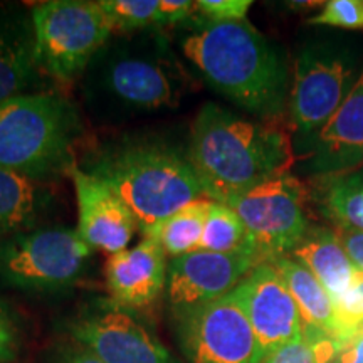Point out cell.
<instances>
[{"label": "cell", "instance_id": "1", "mask_svg": "<svg viewBox=\"0 0 363 363\" xmlns=\"http://www.w3.org/2000/svg\"><path fill=\"white\" fill-rule=\"evenodd\" d=\"M179 48L222 96L262 120L283 115L289 94L284 59L251 22H212L195 12L179 26Z\"/></svg>", "mask_w": 363, "mask_h": 363}, {"label": "cell", "instance_id": "2", "mask_svg": "<svg viewBox=\"0 0 363 363\" xmlns=\"http://www.w3.org/2000/svg\"><path fill=\"white\" fill-rule=\"evenodd\" d=\"M187 157L203 197L227 203L271 177L288 174L294 150L276 121H252L207 103L190 128Z\"/></svg>", "mask_w": 363, "mask_h": 363}, {"label": "cell", "instance_id": "3", "mask_svg": "<svg viewBox=\"0 0 363 363\" xmlns=\"http://www.w3.org/2000/svg\"><path fill=\"white\" fill-rule=\"evenodd\" d=\"M81 78L86 103L104 116L170 110L192 88L170 39L158 29L116 33Z\"/></svg>", "mask_w": 363, "mask_h": 363}, {"label": "cell", "instance_id": "4", "mask_svg": "<svg viewBox=\"0 0 363 363\" xmlns=\"http://www.w3.org/2000/svg\"><path fill=\"white\" fill-rule=\"evenodd\" d=\"M81 169L108 184L131 208L143 235L203 197L187 148L152 135H123L91 148Z\"/></svg>", "mask_w": 363, "mask_h": 363}, {"label": "cell", "instance_id": "5", "mask_svg": "<svg viewBox=\"0 0 363 363\" xmlns=\"http://www.w3.org/2000/svg\"><path fill=\"white\" fill-rule=\"evenodd\" d=\"M83 121L76 104L44 89L0 103V170L49 182L76 167Z\"/></svg>", "mask_w": 363, "mask_h": 363}, {"label": "cell", "instance_id": "6", "mask_svg": "<svg viewBox=\"0 0 363 363\" xmlns=\"http://www.w3.org/2000/svg\"><path fill=\"white\" fill-rule=\"evenodd\" d=\"M40 71L57 83L81 78L116 34L110 17L91 0H51L30 9Z\"/></svg>", "mask_w": 363, "mask_h": 363}, {"label": "cell", "instance_id": "7", "mask_svg": "<svg viewBox=\"0 0 363 363\" xmlns=\"http://www.w3.org/2000/svg\"><path fill=\"white\" fill-rule=\"evenodd\" d=\"M93 254L72 227H34L0 240V281L22 291H62L83 278Z\"/></svg>", "mask_w": 363, "mask_h": 363}, {"label": "cell", "instance_id": "8", "mask_svg": "<svg viewBox=\"0 0 363 363\" xmlns=\"http://www.w3.org/2000/svg\"><path fill=\"white\" fill-rule=\"evenodd\" d=\"M306 201L308 189L288 172L235 195L225 206L246 225L257 259L272 262L291 256L310 230Z\"/></svg>", "mask_w": 363, "mask_h": 363}, {"label": "cell", "instance_id": "9", "mask_svg": "<svg viewBox=\"0 0 363 363\" xmlns=\"http://www.w3.org/2000/svg\"><path fill=\"white\" fill-rule=\"evenodd\" d=\"M190 363H259L252 326L233 294L174 316Z\"/></svg>", "mask_w": 363, "mask_h": 363}, {"label": "cell", "instance_id": "10", "mask_svg": "<svg viewBox=\"0 0 363 363\" xmlns=\"http://www.w3.org/2000/svg\"><path fill=\"white\" fill-rule=\"evenodd\" d=\"M352 74L347 57L320 48L303 49L294 61L288 94L293 131L313 142L350 93Z\"/></svg>", "mask_w": 363, "mask_h": 363}, {"label": "cell", "instance_id": "11", "mask_svg": "<svg viewBox=\"0 0 363 363\" xmlns=\"http://www.w3.org/2000/svg\"><path fill=\"white\" fill-rule=\"evenodd\" d=\"M69 333L104 363H180L131 310L111 299L86 308Z\"/></svg>", "mask_w": 363, "mask_h": 363}, {"label": "cell", "instance_id": "12", "mask_svg": "<svg viewBox=\"0 0 363 363\" xmlns=\"http://www.w3.org/2000/svg\"><path fill=\"white\" fill-rule=\"evenodd\" d=\"M259 259L251 252L194 251L174 257L167 271L165 298L172 316L233 293Z\"/></svg>", "mask_w": 363, "mask_h": 363}, {"label": "cell", "instance_id": "13", "mask_svg": "<svg viewBox=\"0 0 363 363\" xmlns=\"http://www.w3.org/2000/svg\"><path fill=\"white\" fill-rule=\"evenodd\" d=\"M252 326L259 363L303 335V320L288 284L272 262H261L230 293Z\"/></svg>", "mask_w": 363, "mask_h": 363}, {"label": "cell", "instance_id": "14", "mask_svg": "<svg viewBox=\"0 0 363 363\" xmlns=\"http://www.w3.org/2000/svg\"><path fill=\"white\" fill-rule=\"evenodd\" d=\"M78 202V234L94 251L111 254L128 249L138 230L131 208L110 185L76 165L71 170Z\"/></svg>", "mask_w": 363, "mask_h": 363}, {"label": "cell", "instance_id": "15", "mask_svg": "<svg viewBox=\"0 0 363 363\" xmlns=\"http://www.w3.org/2000/svg\"><path fill=\"white\" fill-rule=\"evenodd\" d=\"M162 244L145 238L135 247L111 254L104 266L110 299L128 310H142L165 293L169 261Z\"/></svg>", "mask_w": 363, "mask_h": 363}, {"label": "cell", "instance_id": "16", "mask_svg": "<svg viewBox=\"0 0 363 363\" xmlns=\"http://www.w3.org/2000/svg\"><path fill=\"white\" fill-rule=\"evenodd\" d=\"M310 172L338 175L363 165V72L311 143Z\"/></svg>", "mask_w": 363, "mask_h": 363}, {"label": "cell", "instance_id": "17", "mask_svg": "<svg viewBox=\"0 0 363 363\" xmlns=\"http://www.w3.org/2000/svg\"><path fill=\"white\" fill-rule=\"evenodd\" d=\"M30 11L0 7V103L44 91Z\"/></svg>", "mask_w": 363, "mask_h": 363}, {"label": "cell", "instance_id": "18", "mask_svg": "<svg viewBox=\"0 0 363 363\" xmlns=\"http://www.w3.org/2000/svg\"><path fill=\"white\" fill-rule=\"evenodd\" d=\"M291 257L316 276L333 303L340 301L348 293L360 274L345 251L338 234L325 227H310L291 252Z\"/></svg>", "mask_w": 363, "mask_h": 363}, {"label": "cell", "instance_id": "19", "mask_svg": "<svg viewBox=\"0 0 363 363\" xmlns=\"http://www.w3.org/2000/svg\"><path fill=\"white\" fill-rule=\"evenodd\" d=\"M51 206L52 192L44 184L0 170V240L39 227Z\"/></svg>", "mask_w": 363, "mask_h": 363}, {"label": "cell", "instance_id": "20", "mask_svg": "<svg viewBox=\"0 0 363 363\" xmlns=\"http://www.w3.org/2000/svg\"><path fill=\"white\" fill-rule=\"evenodd\" d=\"M272 264L278 267L288 284L289 293L301 315L303 328L323 331L338 342L337 308L316 276L291 256L279 257L272 261Z\"/></svg>", "mask_w": 363, "mask_h": 363}, {"label": "cell", "instance_id": "21", "mask_svg": "<svg viewBox=\"0 0 363 363\" xmlns=\"http://www.w3.org/2000/svg\"><path fill=\"white\" fill-rule=\"evenodd\" d=\"M323 184L316 192L321 211L338 227L363 233V165L338 175L320 177Z\"/></svg>", "mask_w": 363, "mask_h": 363}, {"label": "cell", "instance_id": "22", "mask_svg": "<svg viewBox=\"0 0 363 363\" xmlns=\"http://www.w3.org/2000/svg\"><path fill=\"white\" fill-rule=\"evenodd\" d=\"M211 199H197L187 203L165 219L160 225L145 234V238H153L162 244L167 256L174 257L185 256L194 251H199L202 240L203 224L211 207Z\"/></svg>", "mask_w": 363, "mask_h": 363}, {"label": "cell", "instance_id": "23", "mask_svg": "<svg viewBox=\"0 0 363 363\" xmlns=\"http://www.w3.org/2000/svg\"><path fill=\"white\" fill-rule=\"evenodd\" d=\"M199 249L220 254H254L251 239H249L246 225L242 224L240 217L229 206L214 201L208 207Z\"/></svg>", "mask_w": 363, "mask_h": 363}, {"label": "cell", "instance_id": "24", "mask_svg": "<svg viewBox=\"0 0 363 363\" xmlns=\"http://www.w3.org/2000/svg\"><path fill=\"white\" fill-rule=\"evenodd\" d=\"M340 343L323 331L303 328L301 337L281 345L261 363H333Z\"/></svg>", "mask_w": 363, "mask_h": 363}, {"label": "cell", "instance_id": "25", "mask_svg": "<svg viewBox=\"0 0 363 363\" xmlns=\"http://www.w3.org/2000/svg\"><path fill=\"white\" fill-rule=\"evenodd\" d=\"M116 33L160 29V0H99Z\"/></svg>", "mask_w": 363, "mask_h": 363}, {"label": "cell", "instance_id": "26", "mask_svg": "<svg viewBox=\"0 0 363 363\" xmlns=\"http://www.w3.org/2000/svg\"><path fill=\"white\" fill-rule=\"evenodd\" d=\"M338 318V342L342 345L348 337L363 328V272L358 274L348 293L335 303Z\"/></svg>", "mask_w": 363, "mask_h": 363}, {"label": "cell", "instance_id": "27", "mask_svg": "<svg viewBox=\"0 0 363 363\" xmlns=\"http://www.w3.org/2000/svg\"><path fill=\"white\" fill-rule=\"evenodd\" d=\"M308 22L313 26L362 29L363 2H360V0H330V2H325L321 12L311 17Z\"/></svg>", "mask_w": 363, "mask_h": 363}, {"label": "cell", "instance_id": "28", "mask_svg": "<svg viewBox=\"0 0 363 363\" xmlns=\"http://www.w3.org/2000/svg\"><path fill=\"white\" fill-rule=\"evenodd\" d=\"M251 0H199L197 13L212 22L246 21Z\"/></svg>", "mask_w": 363, "mask_h": 363}, {"label": "cell", "instance_id": "29", "mask_svg": "<svg viewBox=\"0 0 363 363\" xmlns=\"http://www.w3.org/2000/svg\"><path fill=\"white\" fill-rule=\"evenodd\" d=\"M19 353V330L6 308L0 305V363H11Z\"/></svg>", "mask_w": 363, "mask_h": 363}, {"label": "cell", "instance_id": "30", "mask_svg": "<svg viewBox=\"0 0 363 363\" xmlns=\"http://www.w3.org/2000/svg\"><path fill=\"white\" fill-rule=\"evenodd\" d=\"M197 12V2L190 0H160V29L182 26Z\"/></svg>", "mask_w": 363, "mask_h": 363}, {"label": "cell", "instance_id": "31", "mask_svg": "<svg viewBox=\"0 0 363 363\" xmlns=\"http://www.w3.org/2000/svg\"><path fill=\"white\" fill-rule=\"evenodd\" d=\"M340 240H342L345 251L355 267L363 272V233L362 230L348 229V227H338L337 230Z\"/></svg>", "mask_w": 363, "mask_h": 363}, {"label": "cell", "instance_id": "32", "mask_svg": "<svg viewBox=\"0 0 363 363\" xmlns=\"http://www.w3.org/2000/svg\"><path fill=\"white\" fill-rule=\"evenodd\" d=\"M333 363H363V328L340 345Z\"/></svg>", "mask_w": 363, "mask_h": 363}, {"label": "cell", "instance_id": "33", "mask_svg": "<svg viewBox=\"0 0 363 363\" xmlns=\"http://www.w3.org/2000/svg\"><path fill=\"white\" fill-rule=\"evenodd\" d=\"M52 363H104V362L99 360L94 353L86 350L84 347L74 343V345H69V347L62 348V350L57 353V357L54 358Z\"/></svg>", "mask_w": 363, "mask_h": 363}, {"label": "cell", "instance_id": "34", "mask_svg": "<svg viewBox=\"0 0 363 363\" xmlns=\"http://www.w3.org/2000/svg\"><path fill=\"white\" fill-rule=\"evenodd\" d=\"M289 9L293 11H306V9H318L321 6H325L323 2H288Z\"/></svg>", "mask_w": 363, "mask_h": 363}]
</instances>
